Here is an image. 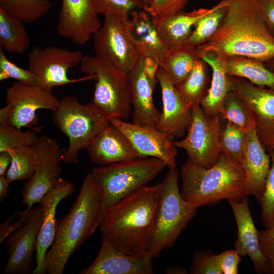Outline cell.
<instances>
[{
    "mask_svg": "<svg viewBox=\"0 0 274 274\" xmlns=\"http://www.w3.org/2000/svg\"><path fill=\"white\" fill-rule=\"evenodd\" d=\"M11 183L6 176H0V202H2L7 197Z\"/></svg>",
    "mask_w": 274,
    "mask_h": 274,
    "instance_id": "cell-49",
    "label": "cell"
},
{
    "mask_svg": "<svg viewBox=\"0 0 274 274\" xmlns=\"http://www.w3.org/2000/svg\"><path fill=\"white\" fill-rule=\"evenodd\" d=\"M92 0H61L56 25L58 36L83 45L101 26Z\"/></svg>",
    "mask_w": 274,
    "mask_h": 274,
    "instance_id": "cell-17",
    "label": "cell"
},
{
    "mask_svg": "<svg viewBox=\"0 0 274 274\" xmlns=\"http://www.w3.org/2000/svg\"><path fill=\"white\" fill-rule=\"evenodd\" d=\"M260 141L267 152L274 150V134Z\"/></svg>",
    "mask_w": 274,
    "mask_h": 274,
    "instance_id": "cell-50",
    "label": "cell"
},
{
    "mask_svg": "<svg viewBox=\"0 0 274 274\" xmlns=\"http://www.w3.org/2000/svg\"><path fill=\"white\" fill-rule=\"evenodd\" d=\"M13 79L24 84L38 86L36 75L29 69L23 68L10 60L0 47V80Z\"/></svg>",
    "mask_w": 274,
    "mask_h": 274,
    "instance_id": "cell-40",
    "label": "cell"
},
{
    "mask_svg": "<svg viewBox=\"0 0 274 274\" xmlns=\"http://www.w3.org/2000/svg\"><path fill=\"white\" fill-rule=\"evenodd\" d=\"M165 167L154 157L136 158L92 168L90 173L98 187L101 200L96 230L110 210L120 200L147 185Z\"/></svg>",
    "mask_w": 274,
    "mask_h": 274,
    "instance_id": "cell-5",
    "label": "cell"
},
{
    "mask_svg": "<svg viewBox=\"0 0 274 274\" xmlns=\"http://www.w3.org/2000/svg\"><path fill=\"white\" fill-rule=\"evenodd\" d=\"M23 23L0 9V47L4 50L22 54L29 48L31 41Z\"/></svg>",
    "mask_w": 274,
    "mask_h": 274,
    "instance_id": "cell-31",
    "label": "cell"
},
{
    "mask_svg": "<svg viewBox=\"0 0 274 274\" xmlns=\"http://www.w3.org/2000/svg\"><path fill=\"white\" fill-rule=\"evenodd\" d=\"M101 204L98 187L90 173L70 210L56 220L54 238L45 258L46 273H63L70 257L95 231Z\"/></svg>",
    "mask_w": 274,
    "mask_h": 274,
    "instance_id": "cell-3",
    "label": "cell"
},
{
    "mask_svg": "<svg viewBox=\"0 0 274 274\" xmlns=\"http://www.w3.org/2000/svg\"><path fill=\"white\" fill-rule=\"evenodd\" d=\"M191 109V120L187 129V135L180 141H175L174 145L184 150L188 159L193 163L209 168L216 163L220 154L222 116H208L200 106Z\"/></svg>",
    "mask_w": 274,
    "mask_h": 274,
    "instance_id": "cell-11",
    "label": "cell"
},
{
    "mask_svg": "<svg viewBox=\"0 0 274 274\" xmlns=\"http://www.w3.org/2000/svg\"><path fill=\"white\" fill-rule=\"evenodd\" d=\"M152 259L147 255L132 256L115 247L104 236L93 262L81 274H153Z\"/></svg>",
    "mask_w": 274,
    "mask_h": 274,
    "instance_id": "cell-19",
    "label": "cell"
},
{
    "mask_svg": "<svg viewBox=\"0 0 274 274\" xmlns=\"http://www.w3.org/2000/svg\"><path fill=\"white\" fill-rule=\"evenodd\" d=\"M271 164L262 196L258 202L261 209V219L264 228L274 224V150L268 152Z\"/></svg>",
    "mask_w": 274,
    "mask_h": 274,
    "instance_id": "cell-39",
    "label": "cell"
},
{
    "mask_svg": "<svg viewBox=\"0 0 274 274\" xmlns=\"http://www.w3.org/2000/svg\"><path fill=\"white\" fill-rule=\"evenodd\" d=\"M76 191L75 185L66 180H62L47 192L40 204L43 209V222L36 244V267L33 274L46 273L45 258L51 246L55 234L56 220L55 214L59 203Z\"/></svg>",
    "mask_w": 274,
    "mask_h": 274,
    "instance_id": "cell-20",
    "label": "cell"
},
{
    "mask_svg": "<svg viewBox=\"0 0 274 274\" xmlns=\"http://www.w3.org/2000/svg\"><path fill=\"white\" fill-rule=\"evenodd\" d=\"M104 17L93 36L95 55L128 74L141 56L128 38L124 21L116 15Z\"/></svg>",
    "mask_w": 274,
    "mask_h": 274,
    "instance_id": "cell-13",
    "label": "cell"
},
{
    "mask_svg": "<svg viewBox=\"0 0 274 274\" xmlns=\"http://www.w3.org/2000/svg\"><path fill=\"white\" fill-rule=\"evenodd\" d=\"M218 258L223 274L238 273V266L242 258L235 249L221 253L218 255Z\"/></svg>",
    "mask_w": 274,
    "mask_h": 274,
    "instance_id": "cell-45",
    "label": "cell"
},
{
    "mask_svg": "<svg viewBox=\"0 0 274 274\" xmlns=\"http://www.w3.org/2000/svg\"><path fill=\"white\" fill-rule=\"evenodd\" d=\"M86 149L91 162L101 165L139 158L127 137L111 124L104 129Z\"/></svg>",
    "mask_w": 274,
    "mask_h": 274,
    "instance_id": "cell-24",
    "label": "cell"
},
{
    "mask_svg": "<svg viewBox=\"0 0 274 274\" xmlns=\"http://www.w3.org/2000/svg\"><path fill=\"white\" fill-rule=\"evenodd\" d=\"M59 100L51 92L39 86L14 82L6 91L5 106L0 109V123L21 128L35 124L37 111L45 109L53 112Z\"/></svg>",
    "mask_w": 274,
    "mask_h": 274,
    "instance_id": "cell-10",
    "label": "cell"
},
{
    "mask_svg": "<svg viewBox=\"0 0 274 274\" xmlns=\"http://www.w3.org/2000/svg\"><path fill=\"white\" fill-rule=\"evenodd\" d=\"M225 16L215 34L196 47L198 57L212 53L243 56L265 62L274 57V37L256 0H226Z\"/></svg>",
    "mask_w": 274,
    "mask_h": 274,
    "instance_id": "cell-1",
    "label": "cell"
},
{
    "mask_svg": "<svg viewBox=\"0 0 274 274\" xmlns=\"http://www.w3.org/2000/svg\"><path fill=\"white\" fill-rule=\"evenodd\" d=\"M187 272L185 268L179 265L168 267L165 270V273L167 274H186Z\"/></svg>",
    "mask_w": 274,
    "mask_h": 274,
    "instance_id": "cell-51",
    "label": "cell"
},
{
    "mask_svg": "<svg viewBox=\"0 0 274 274\" xmlns=\"http://www.w3.org/2000/svg\"><path fill=\"white\" fill-rule=\"evenodd\" d=\"M31 208H26L21 212H17L0 225V244L7 237L22 226L27 221Z\"/></svg>",
    "mask_w": 274,
    "mask_h": 274,
    "instance_id": "cell-43",
    "label": "cell"
},
{
    "mask_svg": "<svg viewBox=\"0 0 274 274\" xmlns=\"http://www.w3.org/2000/svg\"><path fill=\"white\" fill-rule=\"evenodd\" d=\"M36 164L32 176L24 185L21 191V206L32 208L40 202L44 195L62 180L63 151L57 141L41 135L35 145Z\"/></svg>",
    "mask_w": 274,
    "mask_h": 274,
    "instance_id": "cell-12",
    "label": "cell"
},
{
    "mask_svg": "<svg viewBox=\"0 0 274 274\" xmlns=\"http://www.w3.org/2000/svg\"><path fill=\"white\" fill-rule=\"evenodd\" d=\"M84 55L79 50L72 51L57 46H34L27 54L28 69L36 76L38 86L51 92L56 86L93 79L91 76L70 79L68 71L80 64Z\"/></svg>",
    "mask_w": 274,
    "mask_h": 274,
    "instance_id": "cell-9",
    "label": "cell"
},
{
    "mask_svg": "<svg viewBox=\"0 0 274 274\" xmlns=\"http://www.w3.org/2000/svg\"><path fill=\"white\" fill-rule=\"evenodd\" d=\"M127 76L133 108L132 123L156 127L161 114L155 107L153 98L157 79H152L146 76L143 69L142 57Z\"/></svg>",
    "mask_w": 274,
    "mask_h": 274,
    "instance_id": "cell-23",
    "label": "cell"
},
{
    "mask_svg": "<svg viewBox=\"0 0 274 274\" xmlns=\"http://www.w3.org/2000/svg\"><path fill=\"white\" fill-rule=\"evenodd\" d=\"M219 4L211 8H199L191 12L181 11L175 14L152 18L156 29L168 48L185 44L192 32V28L204 16L215 10Z\"/></svg>",
    "mask_w": 274,
    "mask_h": 274,
    "instance_id": "cell-26",
    "label": "cell"
},
{
    "mask_svg": "<svg viewBox=\"0 0 274 274\" xmlns=\"http://www.w3.org/2000/svg\"><path fill=\"white\" fill-rule=\"evenodd\" d=\"M213 12L200 19L185 44L196 47L209 41L217 31L225 16L228 2L222 0Z\"/></svg>",
    "mask_w": 274,
    "mask_h": 274,
    "instance_id": "cell-33",
    "label": "cell"
},
{
    "mask_svg": "<svg viewBox=\"0 0 274 274\" xmlns=\"http://www.w3.org/2000/svg\"><path fill=\"white\" fill-rule=\"evenodd\" d=\"M258 237L261 250L268 259L271 273L274 274V224L264 230L259 231Z\"/></svg>",
    "mask_w": 274,
    "mask_h": 274,
    "instance_id": "cell-44",
    "label": "cell"
},
{
    "mask_svg": "<svg viewBox=\"0 0 274 274\" xmlns=\"http://www.w3.org/2000/svg\"><path fill=\"white\" fill-rule=\"evenodd\" d=\"M188 1L151 0L144 10L152 18L170 16L182 11Z\"/></svg>",
    "mask_w": 274,
    "mask_h": 274,
    "instance_id": "cell-42",
    "label": "cell"
},
{
    "mask_svg": "<svg viewBox=\"0 0 274 274\" xmlns=\"http://www.w3.org/2000/svg\"><path fill=\"white\" fill-rule=\"evenodd\" d=\"M38 138L31 130L22 132L12 126L0 123V152L21 147L35 146Z\"/></svg>",
    "mask_w": 274,
    "mask_h": 274,
    "instance_id": "cell-37",
    "label": "cell"
},
{
    "mask_svg": "<svg viewBox=\"0 0 274 274\" xmlns=\"http://www.w3.org/2000/svg\"><path fill=\"white\" fill-rule=\"evenodd\" d=\"M246 132L233 123L227 121L221 130L220 150L235 161L241 164Z\"/></svg>",
    "mask_w": 274,
    "mask_h": 274,
    "instance_id": "cell-36",
    "label": "cell"
},
{
    "mask_svg": "<svg viewBox=\"0 0 274 274\" xmlns=\"http://www.w3.org/2000/svg\"><path fill=\"white\" fill-rule=\"evenodd\" d=\"M168 169L162 181L155 229L146 253L151 259L157 258L164 249L174 246L198 208L182 197L176 167Z\"/></svg>",
    "mask_w": 274,
    "mask_h": 274,
    "instance_id": "cell-7",
    "label": "cell"
},
{
    "mask_svg": "<svg viewBox=\"0 0 274 274\" xmlns=\"http://www.w3.org/2000/svg\"><path fill=\"white\" fill-rule=\"evenodd\" d=\"M208 66L203 59H198L190 73L175 85L184 102L190 108L200 106L208 92Z\"/></svg>",
    "mask_w": 274,
    "mask_h": 274,
    "instance_id": "cell-29",
    "label": "cell"
},
{
    "mask_svg": "<svg viewBox=\"0 0 274 274\" xmlns=\"http://www.w3.org/2000/svg\"><path fill=\"white\" fill-rule=\"evenodd\" d=\"M12 161V155L10 151L0 152V176H6Z\"/></svg>",
    "mask_w": 274,
    "mask_h": 274,
    "instance_id": "cell-48",
    "label": "cell"
},
{
    "mask_svg": "<svg viewBox=\"0 0 274 274\" xmlns=\"http://www.w3.org/2000/svg\"><path fill=\"white\" fill-rule=\"evenodd\" d=\"M260 142L255 127L246 132L241 166L249 196L259 202L270 167V156Z\"/></svg>",
    "mask_w": 274,
    "mask_h": 274,
    "instance_id": "cell-22",
    "label": "cell"
},
{
    "mask_svg": "<svg viewBox=\"0 0 274 274\" xmlns=\"http://www.w3.org/2000/svg\"><path fill=\"white\" fill-rule=\"evenodd\" d=\"M43 218L41 206L33 207L26 223L9 236L6 245L9 258L3 273H32V254Z\"/></svg>",
    "mask_w": 274,
    "mask_h": 274,
    "instance_id": "cell-16",
    "label": "cell"
},
{
    "mask_svg": "<svg viewBox=\"0 0 274 274\" xmlns=\"http://www.w3.org/2000/svg\"><path fill=\"white\" fill-rule=\"evenodd\" d=\"M221 116L246 132L255 127L253 120L246 106L231 91L227 93L224 100Z\"/></svg>",
    "mask_w": 274,
    "mask_h": 274,
    "instance_id": "cell-35",
    "label": "cell"
},
{
    "mask_svg": "<svg viewBox=\"0 0 274 274\" xmlns=\"http://www.w3.org/2000/svg\"><path fill=\"white\" fill-rule=\"evenodd\" d=\"M9 151L12 161L6 175L7 179L10 183L29 179L35 168V146L21 147Z\"/></svg>",
    "mask_w": 274,
    "mask_h": 274,
    "instance_id": "cell-34",
    "label": "cell"
},
{
    "mask_svg": "<svg viewBox=\"0 0 274 274\" xmlns=\"http://www.w3.org/2000/svg\"><path fill=\"white\" fill-rule=\"evenodd\" d=\"M55 125L68 138L64 150L63 162L70 164L79 161V152L86 149L93 140L110 124V119L92 102L81 103L70 95L59 100L52 112Z\"/></svg>",
    "mask_w": 274,
    "mask_h": 274,
    "instance_id": "cell-6",
    "label": "cell"
},
{
    "mask_svg": "<svg viewBox=\"0 0 274 274\" xmlns=\"http://www.w3.org/2000/svg\"><path fill=\"white\" fill-rule=\"evenodd\" d=\"M258 3L265 24L274 37V0H256Z\"/></svg>",
    "mask_w": 274,
    "mask_h": 274,
    "instance_id": "cell-46",
    "label": "cell"
},
{
    "mask_svg": "<svg viewBox=\"0 0 274 274\" xmlns=\"http://www.w3.org/2000/svg\"><path fill=\"white\" fill-rule=\"evenodd\" d=\"M156 78L161 89L163 109L156 128L175 138H182L191 122L192 109L185 104L175 85L160 67Z\"/></svg>",
    "mask_w": 274,
    "mask_h": 274,
    "instance_id": "cell-21",
    "label": "cell"
},
{
    "mask_svg": "<svg viewBox=\"0 0 274 274\" xmlns=\"http://www.w3.org/2000/svg\"><path fill=\"white\" fill-rule=\"evenodd\" d=\"M181 177L182 197L198 208L223 199L240 200L249 196L241 164L223 153L209 168L198 166L188 159L181 167Z\"/></svg>",
    "mask_w": 274,
    "mask_h": 274,
    "instance_id": "cell-4",
    "label": "cell"
},
{
    "mask_svg": "<svg viewBox=\"0 0 274 274\" xmlns=\"http://www.w3.org/2000/svg\"><path fill=\"white\" fill-rule=\"evenodd\" d=\"M198 59L196 47L183 44L169 49L160 67L175 85L190 73Z\"/></svg>",
    "mask_w": 274,
    "mask_h": 274,
    "instance_id": "cell-30",
    "label": "cell"
},
{
    "mask_svg": "<svg viewBox=\"0 0 274 274\" xmlns=\"http://www.w3.org/2000/svg\"><path fill=\"white\" fill-rule=\"evenodd\" d=\"M99 14L104 16L116 15L124 22L129 18L131 12L135 10H144L146 5L142 0H92Z\"/></svg>",
    "mask_w": 274,
    "mask_h": 274,
    "instance_id": "cell-38",
    "label": "cell"
},
{
    "mask_svg": "<svg viewBox=\"0 0 274 274\" xmlns=\"http://www.w3.org/2000/svg\"><path fill=\"white\" fill-rule=\"evenodd\" d=\"M200 58L212 70L211 86L200 106L208 116L221 115L224 100L230 91V83L225 68L226 58L208 53L202 55Z\"/></svg>",
    "mask_w": 274,
    "mask_h": 274,
    "instance_id": "cell-27",
    "label": "cell"
},
{
    "mask_svg": "<svg viewBox=\"0 0 274 274\" xmlns=\"http://www.w3.org/2000/svg\"><path fill=\"white\" fill-rule=\"evenodd\" d=\"M110 123L127 137L139 158H157L164 161L168 169L176 167L178 151L173 135L156 127L141 126L120 119H110Z\"/></svg>",
    "mask_w": 274,
    "mask_h": 274,
    "instance_id": "cell-14",
    "label": "cell"
},
{
    "mask_svg": "<svg viewBox=\"0 0 274 274\" xmlns=\"http://www.w3.org/2000/svg\"><path fill=\"white\" fill-rule=\"evenodd\" d=\"M52 0H0V9L23 22H35L46 15Z\"/></svg>",
    "mask_w": 274,
    "mask_h": 274,
    "instance_id": "cell-32",
    "label": "cell"
},
{
    "mask_svg": "<svg viewBox=\"0 0 274 274\" xmlns=\"http://www.w3.org/2000/svg\"><path fill=\"white\" fill-rule=\"evenodd\" d=\"M225 68L228 76L244 78L258 86L274 89V73L259 60L243 56H231L225 59Z\"/></svg>",
    "mask_w": 274,
    "mask_h": 274,
    "instance_id": "cell-28",
    "label": "cell"
},
{
    "mask_svg": "<svg viewBox=\"0 0 274 274\" xmlns=\"http://www.w3.org/2000/svg\"><path fill=\"white\" fill-rule=\"evenodd\" d=\"M143 69L147 77L152 79H157L156 74L160 67L159 63L150 57H142Z\"/></svg>",
    "mask_w": 274,
    "mask_h": 274,
    "instance_id": "cell-47",
    "label": "cell"
},
{
    "mask_svg": "<svg viewBox=\"0 0 274 274\" xmlns=\"http://www.w3.org/2000/svg\"><path fill=\"white\" fill-rule=\"evenodd\" d=\"M80 64L96 81L92 101L109 119L128 118L132 106L127 74L95 55L84 56Z\"/></svg>",
    "mask_w": 274,
    "mask_h": 274,
    "instance_id": "cell-8",
    "label": "cell"
},
{
    "mask_svg": "<svg viewBox=\"0 0 274 274\" xmlns=\"http://www.w3.org/2000/svg\"><path fill=\"white\" fill-rule=\"evenodd\" d=\"M162 182L143 186L114 206L99 226L101 236L132 256L145 255L154 233Z\"/></svg>",
    "mask_w": 274,
    "mask_h": 274,
    "instance_id": "cell-2",
    "label": "cell"
},
{
    "mask_svg": "<svg viewBox=\"0 0 274 274\" xmlns=\"http://www.w3.org/2000/svg\"><path fill=\"white\" fill-rule=\"evenodd\" d=\"M142 1L145 3V4L147 6V5L149 4L151 0H142Z\"/></svg>",
    "mask_w": 274,
    "mask_h": 274,
    "instance_id": "cell-53",
    "label": "cell"
},
{
    "mask_svg": "<svg viewBox=\"0 0 274 274\" xmlns=\"http://www.w3.org/2000/svg\"><path fill=\"white\" fill-rule=\"evenodd\" d=\"M230 91L250 114L259 140L274 134V89L255 85L246 79L228 76Z\"/></svg>",
    "mask_w": 274,
    "mask_h": 274,
    "instance_id": "cell-15",
    "label": "cell"
},
{
    "mask_svg": "<svg viewBox=\"0 0 274 274\" xmlns=\"http://www.w3.org/2000/svg\"><path fill=\"white\" fill-rule=\"evenodd\" d=\"M263 63L270 71L274 73V57Z\"/></svg>",
    "mask_w": 274,
    "mask_h": 274,
    "instance_id": "cell-52",
    "label": "cell"
},
{
    "mask_svg": "<svg viewBox=\"0 0 274 274\" xmlns=\"http://www.w3.org/2000/svg\"><path fill=\"white\" fill-rule=\"evenodd\" d=\"M124 23L128 38L141 56L152 58L160 65L168 49L160 39L152 17L143 10H135Z\"/></svg>",
    "mask_w": 274,
    "mask_h": 274,
    "instance_id": "cell-25",
    "label": "cell"
},
{
    "mask_svg": "<svg viewBox=\"0 0 274 274\" xmlns=\"http://www.w3.org/2000/svg\"><path fill=\"white\" fill-rule=\"evenodd\" d=\"M191 274H222L218 255L210 250L194 253L190 268Z\"/></svg>",
    "mask_w": 274,
    "mask_h": 274,
    "instance_id": "cell-41",
    "label": "cell"
},
{
    "mask_svg": "<svg viewBox=\"0 0 274 274\" xmlns=\"http://www.w3.org/2000/svg\"><path fill=\"white\" fill-rule=\"evenodd\" d=\"M227 201L232 210L237 228L234 249L241 257L249 256L257 273H271L269 261L260 247L259 231L250 213L248 197L240 200Z\"/></svg>",
    "mask_w": 274,
    "mask_h": 274,
    "instance_id": "cell-18",
    "label": "cell"
}]
</instances>
